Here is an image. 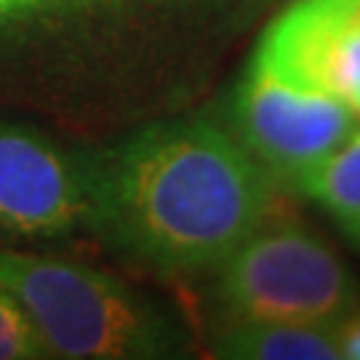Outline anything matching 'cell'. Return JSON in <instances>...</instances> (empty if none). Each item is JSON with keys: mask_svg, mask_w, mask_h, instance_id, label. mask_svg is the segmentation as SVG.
I'll use <instances>...</instances> for the list:
<instances>
[{"mask_svg": "<svg viewBox=\"0 0 360 360\" xmlns=\"http://www.w3.org/2000/svg\"><path fill=\"white\" fill-rule=\"evenodd\" d=\"M336 334L342 345V358L360 360V309L347 315L342 323H336Z\"/></svg>", "mask_w": 360, "mask_h": 360, "instance_id": "obj_10", "label": "cell"}, {"mask_svg": "<svg viewBox=\"0 0 360 360\" xmlns=\"http://www.w3.org/2000/svg\"><path fill=\"white\" fill-rule=\"evenodd\" d=\"M0 285L22 304L51 358L160 360L190 349L174 309L99 267L0 245Z\"/></svg>", "mask_w": 360, "mask_h": 360, "instance_id": "obj_2", "label": "cell"}, {"mask_svg": "<svg viewBox=\"0 0 360 360\" xmlns=\"http://www.w3.org/2000/svg\"><path fill=\"white\" fill-rule=\"evenodd\" d=\"M251 62L360 117V0H294L264 30Z\"/></svg>", "mask_w": 360, "mask_h": 360, "instance_id": "obj_6", "label": "cell"}, {"mask_svg": "<svg viewBox=\"0 0 360 360\" xmlns=\"http://www.w3.org/2000/svg\"><path fill=\"white\" fill-rule=\"evenodd\" d=\"M89 235L158 275L211 272L278 217L272 179L203 117L158 120L86 150Z\"/></svg>", "mask_w": 360, "mask_h": 360, "instance_id": "obj_1", "label": "cell"}, {"mask_svg": "<svg viewBox=\"0 0 360 360\" xmlns=\"http://www.w3.org/2000/svg\"><path fill=\"white\" fill-rule=\"evenodd\" d=\"M89 232L86 153L0 115V245L67 240Z\"/></svg>", "mask_w": 360, "mask_h": 360, "instance_id": "obj_5", "label": "cell"}, {"mask_svg": "<svg viewBox=\"0 0 360 360\" xmlns=\"http://www.w3.org/2000/svg\"><path fill=\"white\" fill-rule=\"evenodd\" d=\"M214 355L232 360H336V326L312 323H227L214 339Z\"/></svg>", "mask_w": 360, "mask_h": 360, "instance_id": "obj_7", "label": "cell"}, {"mask_svg": "<svg viewBox=\"0 0 360 360\" xmlns=\"http://www.w3.org/2000/svg\"><path fill=\"white\" fill-rule=\"evenodd\" d=\"M211 272V294L227 323L336 326L360 309V285L334 248L281 217L251 232Z\"/></svg>", "mask_w": 360, "mask_h": 360, "instance_id": "obj_3", "label": "cell"}, {"mask_svg": "<svg viewBox=\"0 0 360 360\" xmlns=\"http://www.w3.org/2000/svg\"><path fill=\"white\" fill-rule=\"evenodd\" d=\"M232 129L272 179L294 187L347 142L360 129V117L331 96L251 62L232 94Z\"/></svg>", "mask_w": 360, "mask_h": 360, "instance_id": "obj_4", "label": "cell"}, {"mask_svg": "<svg viewBox=\"0 0 360 360\" xmlns=\"http://www.w3.org/2000/svg\"><path fill=\"white\" fill-rule=\"evenodd\" d=\"M51 358L22 304L0 285V360Z\"/></svg>", "mask_w": 360, "mask_h": 360, "instance_id": "obj_9", "label": "cell"}, {"mask_svg": "<svg viewBox=\"0 0 360 360\" xmlns=\"http://www.w3.org/2000/svg\"><path fill=\"white\" fill-rule=\"evenodd\" d=\"M360 245V129L294 184Z\"/></svg>", "mask_w": 360, "mask_h": 360, "instance_id": "obj_8", "label": "cell"}]
</instances>
